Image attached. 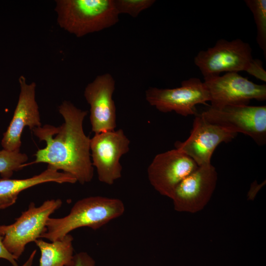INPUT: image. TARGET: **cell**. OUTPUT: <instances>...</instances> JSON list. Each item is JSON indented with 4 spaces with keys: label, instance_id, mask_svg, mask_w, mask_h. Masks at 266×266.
Segmentation results:
<instances>
[{
    "label": "cell",
    "instance_id": "obj_1",
    "mask_svg": "<svg viewBox=\"0 0 266 266\" xmlns=\"http://www.w3.org/2000/svg\"><path fill=\"white\" fill-rule=\"evenodd\" d=\"M64 123L56 127L46 124L32 130L46 146L38 150L34 161L28 165L46 163L58 170L73 176L81 184L90 182L94 176L91 159L90 139L84 133L83 123L87 111L69 101L58 107Z\"/></svg>",
    "mask_w": 266,
    "mask_h": 266
},
{
    "label": "cell",
    "instance_id": "obj_2",
    "mask_svg": "<svg viewBox=\"0 0 266 266\" xmlns=\"http://www.w3.org/2000/svg\"><path fill=\"white\" fill-rule=\"evenodd\" d=\"M125 207L118 199L91 196L77 201L69 213L62 218L50 217L46 231L40 236L54 241L81 227L98 230L124 213Z\"/></svg>",
    "mask_w": 266,
    "mask_h": 266
},
{
    "label": "cell",
    "instance_id": "obj_3",
    "mask_svg": "<svg viewBox=\"0 0 266 266\" xmlns=\"http://www.w3.org/2000/svg\"><path fill=\"white\" fill-rule=\"evenodd\" d=\"M194 63L204 78L219 75L223 72L244 71L266 81V71L262 61L253 58L250 44L239 38L217 40L212 47L200 51Z\"/></svg>",
    "mask_w": 266,
    "mask_h": 266
},
{
    "label": "cell",
    "instance_id": "obj_4",
    "mask_svg": "<svg viewBox=\"0 0 266 266\" xmlns=\"http://www.w3.org/2000/svg\"><path fill=\"white\" fill-rule=\"evenodd\" d=\"M57 23L77 37L110 28L119 21L114 0H57Z\"/></svg>",
    "mask_w": 266,
    "mask_h": 266
},
{
    "label": "cell",
    "instance_id": "obj_5",
    "mask_svg": "<svg viewBox=\"0 0 266 266\" xmlns=\"http://www.w3.org/2000/svg\"><path fill=\"white\" fill-rule=\"evenodd\" d=\"M62 205V200L60 199L45 200L38 207L32 202L28 209L22 212L13 223L0 226L3 243L17 260L28 243L40 238L46 231V223L50 215Z\"/></svg>",
    "mask_w": 266,
    "mask_h": 266
},
{
    "label": "cell",
    "instance_id": "obj_6",
    "mask_svg": "<svg viewBox=\"0 0 266 266\" xmlns=\"http://www.w3.org/2000/svg\"><path fill=\"white\" fill-rule=\"evenodd\" d=\"M208 122L231 132L250 136L258 145L266 143V106H210L200 113Z\"/></svg>",
    "mask_w": 266,
    "mask_h": 266
},
{
    "label": "cell",
    "instance_id": "obj_7",
    "mask_svg": "<svg viewBox=\"0 0 266 266\" xmlns=\"http://www.w3.org/2000/svg\"><path fill=\"white\" fill-rule=\"evenodd\" d=\"M145 98L150 105L161 112L174 111L184 117L195 115L197 104H207L210 101L205 85L196 77L183 81L181 86L175 88L149 87L145 91Z\"/></svg>",
    "mask_w": 266,
    "mask_h": 266
},
{
    "label": "cell",
    "instance_id": "obj_8",
    "mask_svg": "<svg viewBox=\"0 0 266 266\" xmlns=\"http://www.w3.org/2000/svg\"><path fill=\"white\" fill-rule=\"evenodd\" d=\"M130 144L122 129L96 133L91 138V161L100 181L110 185L121 177L120 160L129 151Z\"/></svg>",
    "mask_w": 266,
    "mask_h": 266
},
{
    "label": "cell",
    "instance_id": "obj_9",
    "mask_svg": "<svg viewBox=\"0 0 266 266\" xmlns=\"http://www.w3.org/2000/svg\"><path fill=\"white\" fill-rule=\"evenodd\" d=\"M211 107L249 105L250 100H266V85L258 84L237 72L204 78Z\"/></svg>",
    "mask_w": 266,
    "mask_h": 266
},
{
    "label": "cell",
    "instance_id": "obj_10",
    "mask_svg": "<svg viewBox=\"0 0 266 266\" xmlns=\"http://www.w3.org/2000/svg\"><path fill=\"white\" fill-rule=\"evenodd\" d=\"M237 133L206 121L200 114L195 115L192 129L188 138L177 141L175 149L192 158L198 166L211 164V158L216 147L221 143H228Z\"/></svg>",
    "mask_w": 266,
    "mask_h": 266
},
{
    "label": "cell",
    "instance_id": "obj_11",
    "mask_svg": "<svg viewBox=\"0 0 266 266\" xmlns=\"http://www.w3.org/2000/svg\"><path fill=\"white\" fill-rule=\"evenodd\" d=\"M198 166L192 158L175 148L155 156L147 168V175L157 191L172 198L177 185Z\"/></svg>",
    "mask_w": 266,
    "mask_h": 266
},
{
    "label": "cell",
    "instance_id": "obj_12",
    "mask_svg": "<svg viewBox=\"0 0 266 266\" xmlns=\"http://www.w3.org/2000/svg\"><path fill=\"white\" fill-rule=\"evenodd\" d=\"M115 81L109 73L97 76L84 91L90 106V120L96 133L114 130L116 127V106L112 97Z\"/></svg>",
    "mask_w": 266,
    "mask_h": 266
},
{
    "label": "cell",
    "instance_id": "obj_13",
    "mask_svg": "<svg viewBox=\"0 0 266 266\" xmlns=\"http://www.w3.org/2000/svg\"><path fill=\"white\" fill-rule=\"evenodd\" d=\"M19 82L20 92L18 102L1 142L3 149L11 152L20 151L22 133L26 127L32 130L41 126L35 100V83H28L23 75L19 77Z\"/></svg>",
    "mask_w": 266,
    "mask_h": 266
},
{
    "label": "cell",
    "instance_id": "obj_14",
    "mask_svg": "<svg viewBox=\"0 0 266 266\" xmlns=\"http://www.w3.org/2000/svg\"><path fill=\"white\" fill-rule=\"evenodd\" d=\"M76 179L69 174L60 172L48 166L46 170L38 175L22 179H0V210L14 204L19 194L33 186L47 182L74 184Z\"/></svg>",
    "mask_w": 266,
    "mask_h": 266
},
{
    "label": "cell",
    "instance_id": "obj_15",
    "mask_svg": "<svg viewBox=\"0 0 266 266\" xmlns=\"http://www.w3.org/2000/svg\"><path fill=\"white\" fill-rule=\"evenodd\" d=\"M215 168L211 164L199 166L176 187L171 198L175 205L206 197L213 190L216 180Z\"/></svg>",
    "mask_w": 266,
    "mask_h": 266
},
{
    "label": "cell",
    "instance_id": "obj_16",
    "mask_svg": "<svg viewBox=\"0 0 266 266\" xmlns=\"http://www.w3.org/2000/svg\"><path fill=\"white\" fill-rule=\"evenodd\" d=\"M73 240L69 233L51 242L39 238L35 240L34 242L41 254L39 266H71L74 256Z\"/></svg>",
    "mask_w": 266,
    "mask_h": 266
},
{
    "label": "cell",
    "instance_id": "obj_17",
    "mask_svg": "<svg viewBox=\"0 0 266 266\" xmlns=\"http://www.w3.org/2000/svg\"><path fill=\"white\" fill-rule=\"evenodd\" d=\"M253 15L257 28L256 40L266 58V0H245Z\"/></svg>",
    "mask_w": 266,
    "mask_h": 266
},
{
    "label": "cell",
    "instance_id": "obj_18",
    "mask_svg": "<svg viewBox=\"0 0 266 266\" xmlns=\"http://www.w3.org/2000/svg\"><path fill=\"white\" fill-rule=\"evenodd\" d=\"M28 157L20 151H0V174L2 178H10L14 171L24 167Z\"/></svg>",
    "mask_w": 266,
    "mask_h": 266
},
{
    "label": "cell",
    "instance_id": "obj_19",
    "mask_svg": "<svg viewBox=\"0 0 266 266\" xmlns=\"http://www.w3.org/2000/svg\"><path fill=\"white\" fill-rule=\"evenodd\" d=\"M155 1V0H114L116 9L119 15L127 14L133 18L150 7Z\"/></svg>",
    "mask_w": 266,
    "mask_h": 266
},
{
    "label": "cell",
    "instance_id": "obj_20",
    "mask_svg": "<svg viewBox=\"0 0 266 266\" xmlns=\"http://www.w3.org/2000/svg\"><path fill=\"white\" fill-rule=\"evenodd\" d=\"M71 266H95V262L86 252H81L74 255Z\"/></svg>",
    "mask_w": 266,
    "mask_h": 266
},
{
    "label": "cell",
    "instance_id": "obj_21",
    "mask_svg": "<svg viewBox=\"0 0 266 266\" xmlns=\"http://www.w3.org/2000/svg\"><path fill=\"white\" fill-rule=\"evenodd\" d=\"M3 237L0 234V258L8 261L12 266H18L17 260L5 247L3 242Z\"/></svg>",
    "mask_w": 266,
    "mask_h": 266
},
{
    "label": "cell",
    "instance_id": "obj_22",
    "mask_svg": "<svg viewBox=\"0 0 266 266\" xmlns=\"http://www.w3.org/2000/svg\"><path fill=\"white\" fill-rule=\"evenodd\" d=\"M36 252L35 249L33 250L27 261L21 266H32Z\"/></svg>",
    "mask_w": 266,
    "mask_h": 266
}]
</instances>
